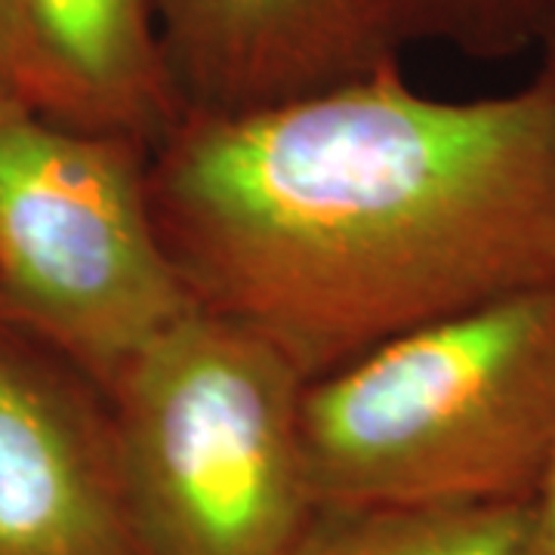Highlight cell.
Here are the masks:
<instances>
[{"mask_svg":"<svg viewBox=\"0 0 555 555\" xmlns=\"http://www.w3.org/2000/svg\"><path fill=\"white\" fill-rule=\"evenodd\" d=\"M0 555H139L112 398L0 318Z\"/></svg>","mask_w":555,"mask_h":555,"instance_id":"cell-5","label":"cell"},{"mask_svg":"<svg viewBox=\"0 0 555 555\" xmlns=\"http://www.w3.org/2000/svg\"><path fill=\"white\" fill-rule=\"evenodd\" d=\"M528 503L321 506L294 555H521Z\"/></svg>","mask_w":555,"mask_h":555,"instance_id":"cell-8","label":"cell"},{"mask_svg":"<svg viewBox=\"0 0 555 555\" xmlns=\"http://www.w3.org/2000/svg\"><path fill=\"white\" fill-rule=\"evenodd\" d=\"M521 555H555V448L528 503V531Z\"/></svg>","mask_w":555,"mask_h":555,"instance_id":"cell-11","label":"cell"},{"mask_svg":"<svg viewBox=\"0 0 555 555\" xmlns=\"http://www.w3.org/2000/svg\"><path fill=\"white\" fill-rule=\"evenodd\" d=\"M149 155L0 96V318L102 389L195 309L160 241Z\"/></svg>","mask_w":555,"mask_h":555,"instance_id":"cell-4","label":"cell"},{"mask_svg":"<svg viewBox=\"0 0 555 555\" xmlns=\"http://www.w3.org/2000/svg\"><path fill=\"white\" fill-rule=\"evenodd\" d=\"M537 53H540V68H537L534 78L546 87V93H550L555 102V28L543 38V43L537 47Z\"/></svg>","mask_w":555,"mask_h":555,"instance_id":"cell-12","label":"cell"},{"mask_svg":"<svg viewBox=\"0 0 555 555\" xmlns=\"http://www.w3.org/2000/svg\"><path fill=\"white\" fill-rule=\"evenodd\" d=\"M398 47L441 43L473 60L537 50L555 28V0H389Z\"/></svg>","mask_w":555,"mask_h":555,"instance_id":"cell-9","label":"cell"},{"mask_svg":"<svg viewBox=\"0 0 555 555\" xmlns=\"http://www.w3.org/2000/svg\"><path fill=\"white\" fill-rule=\"evenodd\" d=\"M149 192L195 306L306 379L555 284V102L537 78L438 100L389 62L254 112L182 115L149 155Z\"/></svg>","mask_w":555,"mask_h":555,"instance_id":"cell-1","label":"cell"},{"mask_svg":"<svg viewBox=\"0 0 555 555\" xmlns=\"http://www.w3.org/2000/svg\"><path fill=\"white\" fill-rule=\"evenodd\" d=\"M62 120L155 149L182 118L152 0H28Z\"/></svg>","mask_w":555,"mask_h":555,"instance_id":"cell-7","label":"cell"},{"mask_svg":"<svg viewBox=\"0 0 555 555\" xmlns=\"http://www.w3.org/2000/svg\"><path fill=\"white\" fill-rule=\"evenodd\" d=\"M302 441L321 506L531 503L555 448V284L309 379Z\"/></svg>","mask_w":555,"mask_h":555,"instance_id":"cell-2","label":"cell"},{"mask_svg":"<svg viewBox=\"0 0 555 555\" xmlns=\"http://www.w3.org/2000/svg\"><path fill=\"white\" fill-rule=\"evenodd\" d=\"M299 374L269 339L192 309L105 389L139 555H294L318 516Z\"/></svg>","mask_w":555,"mask_h":555,"instance_id":"cell-3","label":"cell"},{"mask_svg":"<svg viewBox=\"0 0 555 555\" xmlns=\"http://www.w3.org/2000/svg\"><path fill=\"white\" fill-rule=\"evenodd\" d=\"M182 115H241L398 62L389 0H152Z\"/></svg>","mask_w":555,"mask_h":555,"instance_id":"cell-6","label":"cell"},{"mask_svg":"<svg viewBox=\"0 0 555 555\" xmlns=\"http://www.w3.org/2000/svg\"><path fill=\"white\" fill-rule=\"evenodd\" d=\"M0 96L62 120L60 90L40 53L28 0H0Z\"/></svg>","mask_w":555,"mask_h":555,"instance_id":"cell-10","label":"cell"}]
</instances>
